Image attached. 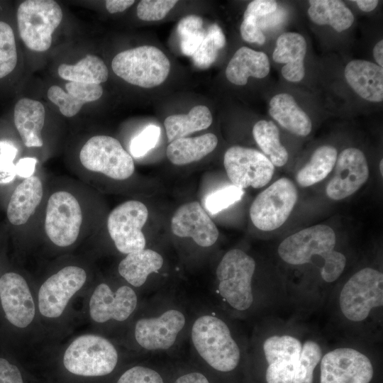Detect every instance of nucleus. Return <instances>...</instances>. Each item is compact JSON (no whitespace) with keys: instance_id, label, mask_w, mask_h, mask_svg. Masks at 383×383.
<instances>
[{"instance_id":"2eb2a0df","label":"nucleus","mask_w":383,"mask_h":383,"mask_svg":"<svg viewBox=\"0 0 383 383\" xmlns=\"http://www.w3.org/2000/svg\"><path fill=\"white\" fill-rule=\"evenodd\" d=\"M335 165L334 174L326 188L327 196L333 200H342L353 194L369 177L367 160L360 149L343 150Z\"/></svg>"},{"instance_id":"7c9ffc66","label":"nucleus","mask_w":383,"mask_h":383,"mask_svg":"<svg viewBox=\"0 0 383 383\" xmlns=\"http://www.w3.org/2000/svg\"><path fill=\"white\" fill-rule=\"evenodd\" d=\"M212 121L210 110L204 105L193 107L187 114L170 116L164 121L167 140L171 143L189 133L206 129Z\"/></svg>"},{"instance_id":"c03bdc74","label":"nucleus","mask_w":383,"mask_h":383,"mask_svg":"<svg viewBox=\"0 0 383 383\" xmlns=\"http://www.w3.org/2000/svg\"><path fill=\"white\" fill-rule=\"evenodd\" d=\"M205 33L206 32L201 29L181 36L180 46L182 52L188 56L193 55L201 44Z\"/></svg>"},{"instance_id":"864d4df0","label":"nucleus","mask_w":383,"mask_h":383,"mask_svg":"<svg viewBox=\"0 0 383 383\" xmlns=\"http://www.w3.org/2000/svg\"><path fill=\"white\" fill-rule=\"evenodd\" d=\"M373 57L380 67H383V40L377 42L373 48Z\"/></svg>"},{"instance_id":"a18cd8bd","label":"nucleus","mask_w":383,"mask_h":383,"mask_svg":"<svg viewBox=\"0 0 383 383\" xmlns=\"http://www.w3.org/2000/svg\"><path fill=\"white\" fill-rule=\"evenodd\" d=\"M0 383H24L18 367L0 357Z\"/></svg>"},{"instance_id":"58836bf2","label":"nucleus","mask_w":383,"mask_h":383,"mask_svg":"<svg viewBox=\"0 0 383 383\" xmlns=\"http://www.w3.org/2000/svg\"><path fill=\"white\" fill-rule=\"evenodd\" d=\"M174 0H143L137 6V16L143 21H159L174 6Z\"/></svg>"},{"instance_id":"b1692460","label":"nucleus","mask_w":383,"mask_h":383,"mask_svg":"<svg viewBox=\"0 0 383 383\" xmlns=\"http://www.w3.org/2000/svg\"><path fill=\"white\" fill-rule=\"evenodd\" d=\"M45 110L42 103L29 98L19 99L15 105V126L28 148L41 147V131L44 126Z\"/></svg>"},{"instance_id":"f704fd0d","label":"nucleus","mask_w":383,"mask_h":383,"mask_svg":"<svg viewBox=\"0 0 383 383\" xmlns=\"http://www.w3.org/2000/svg\"><path fill=\"white\" fill-rule=\"evenodd\" d=\"M226 37L217 24L211 25L199 48L192 55L194 64L200 68L209 67L216 59L218 50L226 45Z\"/></svg>"},{"instance_id":"9d476101","label":"nucleus","mask_w":383,"mask_h":383,"mask_svg":"<svg viewBox=\"0 0 383 383\" xmlns=\"http://www.w3.org/2000/svg\"><path fill=\"white\" fill-rule=\"evenodd\" d=\"M82 222V212L77 199L70 192L53 193L47 204L45 231L56 245L67 247L78 238Z\"/></svg>"},{"instance_id":"a878e982","label":"nucleus","mask_w":383,"mask_h":383,"mask_svg":"<svg viewBox=\"0 0 383 383\" xmlns=\"http://www.w3.org/2000/svg\"><path fill=\"white\" fill-rule=\"evenodd\" d=\"M43 184L36 176L23 179L14 189L7 207V218L15 226L26 223L43 198Z\"/></svg>"},{"instance_id":"3c124183","label":"nucleus","mask_w":383,"mask_h":383,"mask_svg":"<svg viewBox=\"0 0 383 383\" xmlns=\"http://www.w3.org/2000/svg\"><path fill=\"white\" fill-rule=\"evenodd\" d=\"M174 383H210L201 373L191 372L178 377Z\"/></svg>"},{"instance_id":"ea45409f","label":"nucleus","mask_w":383,"mask_h":383,"mask_svg":"<svg viewBox=\"0 0 383 383\" xmlns=\"http://www.w3.org/2000/svg\"><path fill=\"white\" fill-rule=\"evenodd\" d=\"M18 148L10 140H0V184L11 182L16 177L14 160Z\"/></svg>"},{"instance_id":"a19ab883","label":"nucleus","mask_w":383,"mask_h":383,"mask_svg":"<svg viewBox=\"0 0 383 383\" xmlns=\"http://www.w3.org/2000/svg\"><path fill=\"white\" fill-rule=\"evenodd\" d=\"M160 135V128L155 125L145 127L135 136L130 145V151L134 157H140L146 155L157 145Z\"/></svg>"},{"instance_id":"09e8293b","label":"nucleus","mask_w":383,"mask_h":383,"mask_svg":"<svg viewBox=\"0 0 383 383\" xmlns=\"http://www.w3.org/2000/svg\"><path fill=\"white\" fill-rule=\"evenodd\" d=\"M37 160L34 157H23L16 164V174L23 178L33 176Z\"/></svg>"},{"instance_id":"5fc2aeb1","label":"nucleus","mask_w":383,"mask_h":383,"mask_svg":"<svg viewBox=\"0 0 383 383\" xmlns=\"http://www.w3.org/2000/svg\"><path fill=\"white\" fill-rule=\"evenodd\" d=\"M383 160L382 159H381L380 162H379V171H380V173H381V175L382 176L383 175Z\"/></svg>"},{"instance_id":"79ce46f5","label":"nucleus","mask_w":383,"mask_h":383,"mask_svg":"<svg viewBox=\"0 0 383 383\" xmlns=\"http://www.w3.org/2000/svg\"><path fill=\"white\" fill-rule=\"evenodd\" d=\"M117 383H164L158 372L149 367L135 366L126 370Z\"/></svg>"},{"instance_id":"f257e3e1","label":"nucleus","mask_w":383,"mask_h":383,"mask_svg":"<svg viewBox=\"0 0 383 383\" xmlns=\"http://www.w3.org/2000/svg\"><path fill=\"white\" fill-rule=\"evenodd\" d=\"M335 232L330 226L316 225L286 238L278 247V254L283 261L293 265L313 264V257H320L322 279L333 282L346 265L345 255L335 250Z\"/></svg>"},{"instance_id":"9b49d317","label":"nucleus","mask_w":383,"mask_h":383,"mask_svg":"<svg viewBox=\"0 0 383 383\" xmlns=\"http://www.w3.org/2000/svg\"><path fill=\"white\" fill-rule=\"evenodd\" d=\"M148 209L138 201H128L116 206L107 220L109 233L117 250L125 254L145 248L142 228L147 221Z\"/></svg>"},{"instance_id":"473e14b6","label":"nucleus","mask_w":383,"mask_h":383,"mask_svg":"<svg viewBox=\"0 0 383 383\" xmlns=\"http://www.w3.org/2000/svg\"><path fill=\"white\" fill-rule=\"evenodd\" d=\"M337 157V150L331 145L318 148L308 163L296 173L298 184L307 187L324 179L334 168Z\"/></svg>"},{"instance_id":"39448f33","label":"nucleus","mask_w":383,"mask_h":383,"mask_svg":"<svg viewBox=\"0 0 383 383\" xmlns=\"http://www.w3.org/2000/svg\"><path fill=\"white\" fill-rule=\"evenodd\" d=\"M118 362V353L107 339L96 335L77 338L65 352L63 363L71 373L85 377L111 373Z\"/></svg>"},{"instance_id":"f03ea898","label":"nucleus","mask_w":383,"mask_h":383,"mask_svg":"<svg viewBox=\"0 0 383 383\" xmlns=\"http://www.w3.org/2000/svg\"><path fill=\"white\" fill-rule=\"evenodd\" d=\"M192 340L197 353L212 368L227 372L238 366L240 349L221 319L210 315L198 318L192 328Z\"/></svg>"},{"instance_id":"20e7f679","label":"nucleus","mask_w":383,"mask_h":383,"mask_svg":"<svg viewBox=\"0 0 383 383\" xmlns=\"http://www.w3.org/2000/svg\"><path fill=\"white\" fill-rule=\"evenodd\" d=\"M62 11L53 0H26L17 10L19 35L25 45L45 52L52 44V34L62 19Z\"/></svg>"},{"instance_id":"72a5a7b5","label":"nucleus","mask_w":383,"mask_h":383,"mask_svg":"<svg viewBox=\"0 0 383 383\" xmlns=\"http://www.w3.org/2000/svg\"><path fill=\"white\" fill-rule=\"evenodd\" d=\"M252 135L264 155L274 166L282 167L287 163L288 152L281 143L279 129L272 121H257L253 126Z\"/></svg>"},{"instance_id":"393cba45","label":"nucleus","mask_w":383,"mask_h":383,"mask_svg":"<svg viewBox=\"0 0 383 383\" xmlns=\"http://www.w3.org/2000/svg\"><path fill=\"white\" fill-rule=\"evenodd\" d=\"M270 71V60L265 52L241 47L229 61L226 77L232 84L243 86L249 77L262 79L267 77Z\"/></svg>"},{"instance_id":"4be33fe9","label":"nucleus","mask_w":383,"mask_h":383,"mask_svg":"<svg viewBox=\"0 0 383 383\" xmlns=\"http://www.w3.org/2000/svg\"><path fill=\"white\" fill-rule=\"evenodd\" d=\"M306 50V41L300 33L285 32L277 38L272 59L277 63L284 65L281 72L288 82H299L304 79Z\"/></svg>"},{"instance_id":"c85d7f7f","label":"nucleus","mask_w":383,"mask_h":383,"mask_svg":"<svg viewBox=\"0 0 383 383\" xmlns=\"http://www.w3.org/2000/svg\"><path fill=\"white\" fill-rule=\"evenodd\" d=\"M218 144V138L213 133L194 138H181L168 145L167 156L175 165H184L200 160L211 152Z\"/></svg>"},{"instance_id":"412c9836","label":"nucleus","mask_w":383,"mask_h":383,"mask_svg":"<svg viewBox=\"0 0 383 383\" xmlns=\"http://www.w3.org/2000/svg\"><path fill=\"white\" fill-rule=\"evenodd\" d=\"M348 84L362 99L379 103L383 100V69L365 60H353L345 67Z\"/></svg>"},{"instance_id":"603ef678","label":"nucleus","mask_w":383,"mask_h":383,"mask_svg":"<svg viewBox=\"0 0 383 383\" xmlns=\"http://www.w3.org/2000/svg\"><path fill=\"white\" fill-rule=\"evenodd\" d=\"M353 2H355L361 11L370 12L376 9L379 1L377 0H356L353 1Z\"/></svg>"},{"instance_id":"f8f14e48","label":"nucleus","mask_w":383,"mask_h":383,"mask_svg":"<svg viewBox=\"0 0 383 383\" xmlns=\"http://www.w3.org/2000/svg\"><path fill=\"white\" fill-rule=\"evenodd\" d=\"M223 165L232 184L242 189L263 187L272 179L274 171V166L263 153L241 146H233L226 151Z\"/></svg>"},{"instance_id":"1a4fd4ad","label":"nucleus","mask_w":383,"mask_h":383,"mask_svg":"<svg viewBox=\"0 0 383 383\" xmlns=\"http://www.w3.org/2000/svg\"><path fill=\"white\" fill-rule=\"evenodd\" d=\"M79 160L87 170L114 179H128L135 170L132 157L117 139L108 135L89 138L80 150Z\"/></svg>"},{"instance_id":"0eeeda50","label":"nucleus","mask_w":383,"mask_h":383,"mask_svg":"<svg viewBox=\"0 0 383 383\" xmlns=\"http://www.w3.org/2000/svg\"><path fill=\"white\" fill-rule=\"evenodd\" d=\"M340 310L350 321L367 318L370 311L383 304V274L365 267L355 273L343 286L339 298Z\"/></svg>"},{"instance_id":"37998d69","label":"nucleus","mask_w":383,"mask_h":383,"mask_svg":"<svg viewBox=\"0 0 383 383\" xmlns=\"http://www.w3.org/2000/svg\"><path fill=\"white\" fill-rule=\"evenodd\" d=\"M257 18L254 16L244 13L240 30L242 38L250 43L263 45L265 36L257 23Z\"/></svg>"},{"instance_id":"cd10ccee","label":"nucleus","mask_w":383,"mask_h":383,"mask_svg":"<svg viewBox=\"0 0 383 383\" xmlns=\"http://www.w3.org/2000/svg\"><path fill=\"white\" fill-rule=\"evenodd\" d=\"M163 265V258L150 249H143L127 254L118 265V272L131 285L139 287L148 275L157 272Z\"/></svg>"},{"instance_id":"4468645a","label":"nucleus","mask_w":383,"mask_h":383,"mask_svg":"<svg viewBox=\"0 0 383 383\" xmlns=\"http://www.w3.org/2000/svg\"><path fill=\"white\" fill-rule=\"evenodd\" d=\"M86 279V272L77 266H67L50 276L38 292L40 313L48 318L61 316L70 299L82 287Z\"/></svg>"},{"instance_id":"49530a36","label":"nucleus","mask_w":383,"mask_h":383,"mask_svg":"<svg viewBox=\"0 0 383 383\" xmlns=\"http://www.w3.org/2000/svg\"><path fill=\"white\" fill-rule=\"evenodd\" d=\"M277 3L272 0H255L250 2L244 13L262 18L276 11Z\"/></svg>"},{"instance_id":"aec40b11","label":"nucleus","mask_w":383,"mask_h":383,"mask_svg":"<svg viewBox=\"0 0 383 383\" xmlns=\"http://www.w3.org/2000/svg\"><path fill=\"white\" fill-rule=\"evenodd\" d=\"M137 305V296L133 289L122 286L116 292L104 283L99 284L89 301L91 318L98 323L110 319L123 321L134 311Z\"/></svg>"},{"instance_id":"4c0bfd02","label":"nucleus","mask_w":383,"mask_h":383,"mask_svg":"<svg viewBox=\"0 0 383 383\" xmlns=\"http://www.w3.org/2000/svg\"><path fill=\"white\" fill-rule=\"evenodd\" d=\"M243 194V189L232 184L209 194L205 206L211 214H216L240 200Z\"/></svg>"},{"instance_id":"8fccbe9b","label":"nucleus","mask_w":383,"mask_h":383,"mask_svg":"<svg viewBox=\"0 0 383 383\" xmlns=\"http://www.w3.org/2000/svg\"><path fill=\"white\" fill-rule=\"evenodd\" d=\"M134 3L133 0H107L105 6L110 13H115L124 11Z\"/></svg>"},{"instance_id":"6e6552de","label":"nucleus","mask_w":383,"mask_h":383,"mask_svg":"<svg viewBox=\"0 0 383 383\" xmlns=\"http://www.w3.org/2000/svg\"><path fill=\"white\" fill-rule=\"evenodd\" d=\"M297 191L289 179L282 177L260 192L250 208L254 226L263 231H274L290 216L297 200Z\"/></svg>"},{"instance_id":"f3484780","label":"nucleus","mask_w":383,"mask_h":383,"mask_svg":"<svg viewBox=\"0 0 383 383\" xmlns=\"http://www.w3.org/2000/svg\"><path fill=\"white\" fill-rule=\"evenodd\" d=\"M0 301L6 319L18 328H26L35 316V304L24 278L7 272L0 278Z\"/></svg>"},{"instance_id":"de8ad7c7","label":"nucleus","mask_w":383,"mask_h":383,"mask_svg":"<svg viewBox=\"0 0 383 383\" xmlns=\"http://www.w3.org/2000/svg\"><path fill=\"white\" fill-rule=\"evenodd\" d=\"M202 19L195 15L187 16L179 22L177 26V32L179 36L187 33L196 32L202 29Z\"/></svg>"},{"instance_id":"ddd939ff","label":"nucleus","mask_w":383,"mask_h":383,"mask_svg":"<svg viewBox=\"0 0 383 383\" xmlns=\"http://www.w3.org/2000/svg\"><path fill=\"white\" fill-rule=\"evenodd\" d=\"M320 362V383H370L374 375L370 359L353 348L335 349Z\"/></svg>"},{"instance_id":"2f4dec72","label":"nucleus","mask_w":383,"mask_h":383,"mask_svg":"<svg viewBox=\"0 0 383 383\" xmlns=\"http://www.w3.org/2000/svg\"><path fill=\"white\" fill-rule=\"evenodd\" d=\"M57 72L62 79L74 82L100 84L109 77V70L98 56L88 54L74 65L61 64Z\"/></svg>"},{"instance_id":"a211bd4d","label":"nucleus","mask_w":383,"mask_h":383,"mask_svg":"<svg viewBox=\"0 0 383 383\" xmlns=\"http://www.w3.org/2000/svg\"><path fill=\"white\" fill-rule=\"evenodd\" d=\"M185 321L184 314L176 309L156 318H140L135 327V340L148 350L168 349L174 343Z\"/></svg>"},{"instance_id":"dca6fc26","label":"nucleus","mask_w":383,"mask_h":383,"mask_svg":"<svg viewBox=\"0 0 383 383\" xmlns=\"http://www.w3.org/2000/svg\"><path fill=\"white\" fill-rule=\"evenodd\" d=\"M301 347L297 338L288 335H274L265 340L267 383H293Z\"/></svg>"},{"instance_id":"423d86ee","label":"nucleus","mask_w":383,"mask_h":383,"mask_svg":"<svg viewBox=\"0 0 383 383\" xmlns=\"http://www.w3.org/2000/svg\"><path fill=\"white\" fill-rule=\"evenodd\" d=\"M255 270L254 259L240 249L228 251L217 267L218 292L236 310H247L252 304L251 281Z\"/></svg>"},{"instance_id":"c9c22d12","label":"nucleus","mask_w":383,"mask_h":383,"mask_svg":"<svg viewBox=\"0 0 383 383\" xmlns=\"http://www.w3.org/2000/svg\"><path fill=\"white\" fill-rule=\"evenodd\" d=\"M321 358L319 345L313 340L306 341L301 347L293 383H313L314 369Z\"/></svg>"},{"instance_id":"bb28decb","label":"nucleus","mask_w":383,"mask_h":383,"mask_svg":"<svg viewBox=\"0 0 383 383\" xmlns=\"http://www.w3.org/2000/svg\"><path fill=\"white\" fill-rule=\"evenodd\" d=\"M269 113L282 128L294 135L304 137L311 131V118L289 94L274 95L269 104Z\"/></svg>"},{"instance_id":"e433bc0d","label":"nucleus","mask_w":383,"mask_h":383,"mask_svg":"<svg viewBox=\"0 0 383 383\" xmlns=\"http://www.w3.org/2000/svg\"><path fill=\"white\" fill-rule=\"evenodd\" d=\"M18 54L11 27L0 21V79L10 74L16 67Z\"/></svg>"},{"instance_id":"c756f323","label":"nucleus","mask_w":383,"mask_h":383,"mask_svg":"<svg viewBox=\"0 0 383 383\" xmlns=\"http://www.w3.org/2000/svg\"><path fill=\"white\" fill-rule=\"evenodd\" d=\"M309 3L308 15L317 25H328L340 33L350 28L354 22L353 13L342 1L311 0Z\"/></svg>"},{"instance_id":"7ed1b4c3","label":"nucleus","mask_w":383,"mask_h":383,"mask_svg":"<svg viewBox=\"0 0 383 383\" xmlns=\"http://www.w3.org/2000/svg\"><path fill=\"white\" fill-rule=\"evenodd\" d=\"M111 67L118 77L128 83L152 88L165 81L170 62L159 48L143 45L118 53L112 60Z\"/></svg>"},{"instance_id":"6ab92c4d","label":"nucleus","mask_w":383,"mask_h":383,"mask_svg":"<svg viewBox=\"0 0 383 383\" xmlns=\"http://www.w3.org/2000/svg\"><path fill=\"white\" fill-rule=\"evenodd\" d=\"M172 233L180 238H191L199 246L209 247L218 238V231L198 201L184 204L174 212L171 221Z\"/></svg>"},{"instance_id":"5701e85b","label":"nucleus","mask_w":383,"mask_h":383,"mask_svg":"<svg viewBox=\"0 0 383 383\" xmlns=\"http://www.w3.org/2000/svg\"><path fill=\"white\" fill-rule=\"evenodd\" d=\"M65 89L66 91L59 86H51L48 90V97L66 117L77 115L84 104L95 101L103 94L102 87L96 84L69 82Z\"/></svg>"}]
</instances>
